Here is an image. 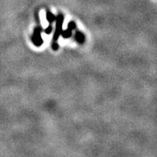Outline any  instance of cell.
Masks as SVG:
<instances>
[{"instance_id":"1","label":"cell","mask_w":157,"mask_h":157,"mask_svg":"<svg viewBox=\"0 0 157 157\" xmlns=\"http://www.w3.org/2000/svg\"><path fill=\"white\" fill-rule=\"evenodd\" d=\"M64 16L63 14H59L56 16L55 19V30L54 35H53V39H52V47L54 51H57L59 49V44H58V39L59 37L61 35V33L63 31V25H64Z\"/></svg>"},{"instance_id":"2","label":"cell","mask_w":157,"mask_h":157,"mask_svg":"<svg viewBox=\"0 0 157 157\" xmlns=\"http://www.w3.org/2000/svg\"><path fill=\"white\" fill-rule=\"evenodd\" d=\"M42 28L40 27H35L34 29V32L31 36V41L33 44L36 47H40L43 44V39L41 36V32H42Z\"/></svg>"},{"instance_id":"3","label":"cell","mask_w":157,"mask_h":157,"mask_svg":"<svg viewBox=\"0 0 157 157\" xmlns=\"http://www.w3.org/2000/svg\"><path fill=\"white\" fill-rule=\"evenodd\" d=\"M76 28V22L74 21H71L67 25V28L66 30H63V31L61 33V35L64 39H68L72 35V31Z\"/></svg>"},{"instance_id":"4","label":"cell","mask_w":157,"mask_h":157,"mask_svg":"<svg viewBox=\"0 0 157 157\" xmlns=\"http://www.w3.org/2000/svg\"><path fill=\"white\" fill-rule=\"evenodd\" d=\"M75 39L79 44H84L85 42V35L83 32L76 31V34H75Z\"/></svg>"},{"instance_id":"5","label":"cell","mask_w":157,"mask_h":157,"mask_svg":"<svg viewBox=\"0 0 157 157\" xmlns=\"http://www.w3.org/2000/svg\"><path fill=\"white\" fill-rule=\"evenodd\" d=\"M46 18H47V22L52 24V23L55 21L56 16H55V15H53V14H52L51 11H49V10H47V13H46Z\"/></svg>"},{"instance_id":"6","label":"cell","mask_w":157,"mask_h":157,"mask_svg":"<svg viewBox=\"0 0 157 157\" xmlns=\"http://www.w3.org/2000/svg\"><path fill=\"white\" fill-rule=\"evenodd\" d=\"M52 30H53V27H52V23H49V26H48V27H47V28L45 29L44 32L47 34H51V33H52Z\"/></svg>"}]
</instances>
